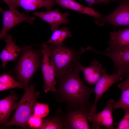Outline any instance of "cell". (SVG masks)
Segmentation results:
<instances>
[{"label": "cell", "mask_w": 129, "mask_h": 129, "mask_svg": "<svg viewBox=\"0 0 129 129\" xmlns=\"http://www.w3.org/2000/svg\"><path fill=\"white\" fill-rule=\"evenodd\" d=\"M55 0H12L15 6H20L27 12L42 7H46L47 11L51 10L54 6Z\"/></svg>", "instance_id": "obj_16"}, {"label": "cell", "mask_w": 129, "mask_h": 129, "mask_svg": "<svg viewBox=\"0 0 129 129\" xmlns=\"http://www.w3.org/2000/svg\"><path fill=\"white\" fill-rule=\"evenodd\" d=\"M109 48L119 49L129 46V28L109 32Z\"/></svg>", "instance_id": "obj_17"}, {"label": "cell", "mask_w": 129, "mask_h": 129, "mask_svg": "<svg viewBox=\"0 0 129 129\" xmlns=\"http://www.w3.org/2000/svg\"><path fill=\"white\" fill-rule=\"evenodd\" d=\"M125 113L121 121L117 124L116 129H129V108L124 110Z\"/></svg>", "instance_id": "obj_25"}, {"label": "cell", "mask_w": 129, "mask_h": 129, "mask_svg": "<svg viewBox=\"0 0 129 129\" xmlns=\"http://www.w3.org/2000/svg\"><path fill=\"white\" fill-rule=\"evenodd\" d=\"M3 38L6 45L0 53V59L2 63L1 67L4 68L8 62L16 61L20 53L30 46L22 48L18 46L13 41L12 36L9 34H7Z\"/></svg>", "instance_id": "obj_12"}, {"label": "cell", "mask_w": 129, "mask_h": 129, "mask_svg": "<svg viewBox=\"0 0 129 129\" xmlns=\"http://www.w3.org/2000/svg\"><path fill=\"white\" fill-rule=\"evenodd\" d=\"M125 76L126 79L121 82L118 87L121 90L122 94L119 100L115 101L113 103L114 109L122 108L124 110L129 108V74Z\"/></svg>", "instance_id": "obj_20"}, {"label": "cell", "mask_w": 129, "mask_h": 129, "mask_svg": "<svg viewBox=\"0 0 129 129\" xmlns=\"http://www.w3.org/2000/svg\"><path fill=\"white\" fill-rule=\"evenodd\" d=\"M72 35L68 28L64 27L60 29L54 31L50 39L43 44H63L64 40L67 38L70 37Z\"/></svg>", "instance_id": "obj_21"}, {"label": "cell", "mask_w": 129, "mask_h": 129, "mask_svg": "<svg viewBox=\"0 0 129 129\" xmlns=\"http://www.w3.org/2000/svg\"><path fill=\"white\" fill-rule=\"evenodd\" d=\"M35 85L32 83L29 86L24 88V94L17 103L12 118L5 124L1 126L0 129L12 125L18 126L23 129L28 127V121L33 115L34 107L37 102V99L39 96V92L35 91Z\"/></svg>", "instance_id": "obj_3"}, {"label": "cell", "mask_w": 129, "mask_h": 129, "mask_svg": "<svg viewBox=\"0 0 129 129\" xmlns=\"http://www.w3.org/2000/svg\"><path fill=\"white\" fill-rule=\"evenodd\" d=\"M106 22L116 27L129 26V0H122L114 11L103 17L102 25Z\"/></svg>", "instance_id": "obj_11"}, {"label": "cell", "mask_w": 129, "mask_h": 129, "mask_svg": "<svg viewBox=\"0 0 129 129\" xmlns=\"http://www.w3.org/2000/svg\"><path fill=\"white\" fill-rule=\"evenodd\" d=\"M43 55L42 71L44 82L43 88L44 92H51L55 93L57 91L55 86L56 80L55 70L50 59L45 44L40 46Z\"/></svg>", "instance_id": "obj_6"}, {"label": "cell", "mask_w": 129, "mask_h": 129, "mask_svg": "<svg viewBox=\"0 0 129 129\" xmlns=\"http://www.w3.org/2000/svg\"><path fill=\"white\" fill-rule=\"evenodd\" d=\"M55 3L63 8L73 10L94 17L97 24L102 20V15L92 8L85 6L73 0H55Z\"/></svg>", "instance_id": "obj_14"}, {"label": "cell", "mask_w": 129, "mask_h": 129, "mask_svg": "<svg viewBox=\"0 0 129 129\" xmlns=\"http://www.w3.org/2000/svg\"><path fill=\"white\" fill-rule=\"evenodd\" d=\"M18 88H24V85L13 77L4 72L0 77V91Z\"/></svg>", "instance_id": "obj_22"}, {"label": "cell", "mask_w": 129, "mask_h": 129, "mask_svg": "<svg viewBox=\"0 0 129 129\" xmlns=\"http://www.w3.org/2000/svg\"><path fill=\"white\" fill-rule=\"evenodd\" d=\"M18 97L12 91L7 97L0 101V124L4 125L8 122L12 112L16 109Z\"/></svg>", "instance_id": "obj_15"}, {"label": "cell", "mask_w": 129, "mask_h": 129, "mask_svg": "<svg viewBox=\"0 0 129 129\" xmlns=\"http://www.w3.org/2000/svg\"><path fill=\"white\" fill-rule=\"evenodd\" d=\"M87 3L88 6L90 7L93 5L99 3H103L106 5L109 3L116 1L119 0H84Z\"/></svg>", "instance_id": "obj_26"}, {"label": "cell", "mask_w": 129, "mask_h": 129, "mask_svg": "<svg viewBox=\"0 0 129 129\" xmlns=\"http://www.w3.org/2000/svg\"><path fill=\"white\" fill-rule=\"evenodd\" d=\"M0 11L3 15V26L0 33V39L3 38L8 31L17 24L24 22L32 24L35 19L34 17H29L24 13L20 12L17 8L6 11L0 7Z\"/></svg>", "instance_id": "obj_7"}, {"label": "cell", "mask_w": 129, "mask_h": 129, "mask_svg": "<svg viewBox=\"0 0 129 129\" xmlns=\"http://www.w3.org/2000/svg\"><path fill=\"white\" fill-rule=\"evenodd\" d=\"M89 66L83 67L82 71L85 80L89 84L95 85L101 75V64L94 59L91 62Z\"/></svg>", "instance_id": "obj_18"}, {"label": "cell", "mask_w": 129, "mask_h": 129, "mask_svg": "<svg viewBox=\"0 0 129 129\" xmlns=\"http://www.w3.org/2000/svg\"><path fill=\"white\" fill-rule=\"evenodd\" d=\"M48 105L37 102L34 107L33 115L41 118L47 116L49 112Z\"/></svg>", "instance_id": "obj_23"}, {"label": "cell", "mask_w": 129, "mask_h": 129, "mask_svg": "<svg viewBox=\"0 0 129 129\" xmlns=\"http://www.w3.org/2000/svg\"><path fill=\"white\" fill-rule=\"evenodd\" d=\"M83 67L78 62L56 77L57 88L55 99L65 103L67 110L90 109L92 105L89 99L94 89L86 86L81 79L79 74Z\"/></svg>", "instance_id": "obj_1"}, {"label": "cell", "mask_w": 129, "mask_h": 129, "mask_svg": "<svg viewBox=\"0 0 129 129\" xmlns=\"http://www.w3.org/2000/svg\"><path fill=\"white\" fill-rule=\"evenodd\" d=\"M33 14L48 23L53 31L57 30L60 25L69 22L68 19L69 13H62L57 9L45 12L35 11Z\"/></svg>", "instance_id": "obj_13"}, {"label": "cell", "mask_w": 129, "mask_h": 129, "mask_svg": "<svg viewBox=\"0 0 129 129\" xmlns=\"http://www.w3.org/2000/svg\"><path fill=\"white\" fill-rule=\"evenodd\" d=\"M65 113L58 109L53 116L43 118L40 129H63L65 126Z\"/></svg>", "instance_id": "obj_19"}, {"label": "cell", "mask_w": 129, "mask_h": 129, "mask_svg": "<svg viewBox=\"0 0 129 129\" xmlns=\"http://www.w3.org/2000/svg\"><path fill=\"white\" fill-rule=\"evenodd\" d=\"M114 101L113 99H110L105 108L98 113L90 110L88 120L91 123V129H101V126L109 129H114L113 112Z\"/></svg>", "instance_id": "obj_8"}, {"label": "cell", "mask_w": 129, "mask_h": 129, "mask_svg": "<svg viewBox=\"0 0 129 129\" xmlns=\"http://www.w3.org/2000/svg\"><path fill=\"white\" fill-rule=\"evenodd\" d=\"M33 46H30L23 50L15 69L16 78L24 85V88L28 87L29 81L42 65L41 48L33 49L32 48Z\"/></svg>", "instance_id": "obj_4"}, {"label": "cell", "mask_w": 129, "mask_h": 129, "mask_svg": "<svg viewBox=\"0 0 129 129\" xmlns=\"http://www.w3.org/2000/svg\"><path fill=\"white\" fill-rule=\"evenodd\" d=\"M90 49L94 53L110 58L113 62L115 71L120 76H125L129 74V46L119 49L108 47L105 52L97 50L92 47Z\"/></svg>", "instance_id": "obj_5"}, {"label": "cell", "mask_w": 129, "mask_h": 129, "mask_svg": "<svg viewBox=\"0 0 129 129\" xmlns=\"http://www.w3.org/2000/svg\"><path fill=\"white\" fill-rule=\"evenodd\" d=\"M43 118L33 115L28 121V127L33 129H40L42 124Z\"/></svg>", "instance_id": "obj_24"}, {"label": "cell", "mask_w": 129, "mask_h": 129, "mask_svg": "<svg viewBox=\"0 0 129 129\" xmlns=\"http://www.w3.org/2000/svg\"><path fill=\"white\" fill-rule=\"evenodd\" d=\"M8 5L10 9L17 8L13 3L12 0H2Z\"/></svg>", "instance_id": "obj_27"}, {"label": "cell", "mask_w": 129, "mask_h": 129, "mask_svg": "<svg viewBox=\"0 0 129 129\" xmlns=\"http://www.w3.org/2000/svg\"><path fill=\"white\" fill-rule=\"evenodd\" d=\"M55 70L56 77L63 74L70 66L79 62L85 51L84 48L76 49L62 44H45Z\"/></svg>", "instance_id": "obj_2"}, {"label": "cell", "mask_w": 129, "mask_h": 129, "mask_svg": "<svg viewBox=\"0 0 129 129\" xmlns=\"http://www.w3.org/2000/svg\"><path fill=\"white\" fill-rule=\"evenodd\" d=\"M65 113V126L64 129H88L90 109L67 110Z\"/></svg>", "instance_id": "obj_10"}, {"label": "cell", "mask_w": 129, "mask_h": 129, "mask_svg": "<svg viewBox=\"0 0 129 129\" xmlns=\"http://www.w3.org/2000/svg\"><path fill=\"white\" fill-rule=\"evenodd\" d=\"M106 68H102L101 76L95 84L94 91L95 98L94 103L90 108L91 111H96V104L100 98L113 84L122 80V76L115 71L112 74H108L106 73Z\"/></svg>", "instance_id": "obj_9"}]
</instances>
